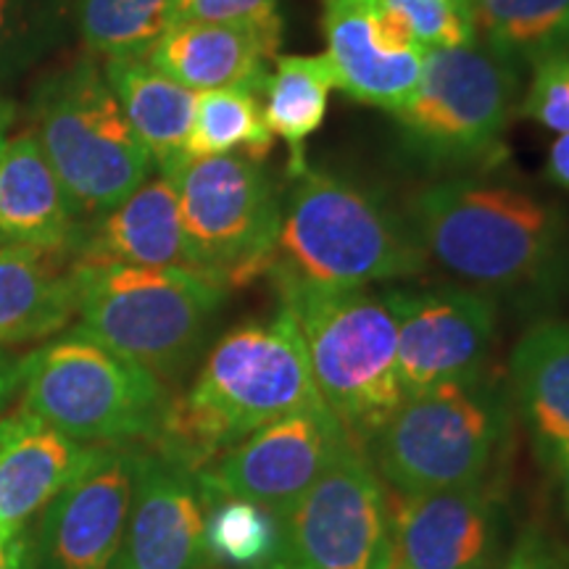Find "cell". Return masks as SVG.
Masks as SVG:
<instances>
[{
    "label": "cell",
    "mask_w": 569,
    "mask_h": 569,
    "mask_svg": "<svg viewBox=\"0 0 569 569\" xmlns=\"http://www.w3.org/2000/svg\"><path fill=\"white\" fill-rule=\"evenodd\" d=\"M507 438V396L486 372L403 398L367 459L396 493H436L488 482Z\"/></svg>",
    "instance_id": "cell-5"
},
{
    "label": "cell",
    "mask_w": 569,
    "mask_h": 569,
    "mask_svg": "<svg viewBox=\"0 0 569 569\" xmlns=\"http://www.w3.org/2000/svg\"><path fill=\"white\" fill-rule=\"evenodd\" d=\"M325 403L288 306L246 322L213 346L188 393L169 398L153 453L201 472L251 432Z\"/></svg>",
    "instance_id": "cell-2"
},
{
    "label": "cell",
    "mask_w": 569,
    "mask_h": 569,
    "mask_svg": "<svg viewBox=\"0 0 569 569\" xmlns=\"http://www.w3.org/2000/svg\"><path fill=\"white\" fill-rule=\"evenodd\" d=\"M198 472L140 453L132 509L113 569H211Z\"/></svg>",
    "instance_id": "cell-16"
},
{
    "label": "cell",
    "mask_w": 569,
    "mask_h": 569,
    "mask_svg": "<svg viewBox=\"0 0 569 569\" xmlns=\"http://www.w3.org/2000/svg\"><path fill=\"white\" fill-rule=\"evenodd\" d=\"M398 325V377L403 398L486 375L498 306L459 284L388 290Z\"/></svg>",
    "instance_id": "cell-13"
},
{
    "label": "cell",
    "mask_w": 569,
    "mask_h": 569,
    "mask_svg": "<svg viewBox=\"0 0 569 569\" xmlns=\"http://www.w3.org/2000/svg\"><path fill=\"white\" fill-rule=\"evenodd\" d=\"M519 113L546 130L569 134V51L532 61V82Z\"/></svg>",
    "instance_id": "cell-31"
},
{
    "label": "cell",
    "mask_w": 569,
    "mask_h": 569,
    "mask_svg": "<svg viewBox=\"0 0 569 569\" xmlns=\"http://www.w3.org/2000/svg\"><path fill=\"white\" fill-rule=\"evenodd\" d=\"M98 446H82L19 407L0 419V543L88 467Z\"/></svg>",
    "instance_id": "cell-19"
},
{
    "label": "cell",
    "mask_w": 569,
    "mask_h": 569,
    "mask_svg": "<svg viewBox=\"0 0 569 569\" xmlns=\"http://www.w3.org/2000/svg\"><path fill=\"white\" fill-rule=\"evenodd\" d=\"M80 32L90 51L117 59H148L174 21V0H80Z\"/></svg>",
    "instance_id": "cell-28"
},
{
    "label": "cell",
    "mask_w": 569,
    "mask_h": 569,
    "mask_svg": "<svg viewBox=\"0 0 569 569\" xmlns=\"http://www.w3.org/2000/svg\"><path fill=\"white\" fill-rule=\"evenodd\" d=\"M127 122L151 153L159 172L184 161V142L196 119L198 92L169 80L146 59L106 61L103 69Z\"/></svg>",
    "instance_id": "cell-23"
},
{
    "label": "cell",
    "mask_w": 569,
    "mask_h": 569,
    "mask_svg": "<svg viewBox=\"0 0 569 569\" xmlns=\"http://www.w3.org/2000/svg\"><path fill=\"white\" fill-rule=\"evenodd\" d=\"M280 38V17L251 24L172 21L148 53V63L196 92L227 88L261 92Z\"/></svg>",
    "instance_id": "cell-18"
},
{
    "label": "cell",
    "mask_w": 569,
    "mask_h": 569,
    "mask_svg": "<svg viewBox=\"0 0 569 569\" xmlns=\"http://www.w3.org/2000/svg\"><path fill=\"white\" fill-rule=\"evenodd\" d=\"M486 569H496V567H493V565H490V567H486Z\"/></svg>",
    "instance_id": "cell-41"
},
{
    "label": "cell",
    "mask_w": 569,
    "mask_h": 569,
    "mask_svg": "<svg viewBox=\"0 0 569 569\" xmlns=\"http://www.w3.org/2000/svg\"><path fill=\"white\" fill-rule=\"evenodd\" d=\"M74 261L193 272L172 180L161 172L148 177L122 203L92 217L88 227L80 224Z\"/></svg>",
    "instance_id": "cell-20"
},
{
    "label": "cell",
    "mask_w": 569,
    "mask_h": 569,
    "mask_svg": "<svg viewBox=\"0 0 569 569\" xmlns=\"http://www.w3.org/2000/svg\"><path fill=\"white\" fill-rule=\"evenodd\" d=\"M74 315V253L0 240V348L53 336Z\"/></svg>",
    "instance_id": "cell-21"
},
{
    "label": "cell",
    "mask_w": 569,
    "mask_h": 569,
    "mask_svg": "<svg viewBox=\"0 0 569 569\" xmlns=\"http://www.w3.org/2000/svg\"><path fill=\"white\" fill-rule=\"evenodd\" d=\"M409 219L348 177L306 167L282 201L269 280L367 288L425 272Z\"/></svg>",
    "instance_id": "cell-3"
},
{
    "label": "cell",
    "mask_w": 569,
    "mask_h": 569,
    "mask_svg": "<svg viewBox=\"0 0 569 569\" xmlns=\"http://www.w3.org/2000/svg\"><path fill=\"white\" fill-rule=\"evenodd\" d=\"M38 138L74 217H101L153 172L103 69L80 61L42 84Z\"/></svg>",
    "instance_id": "cell-8"
},
{
    "label": "cell",
    "mask_w": 569,
    "mask_h": 569,
    "mask_svg": "<svg viewBox=\"0 0 569 569\" xmlns=\"http://www.w3.org/2000/svg\"><path fill=\"white\" fill-rule=\"evenodd\" d=\"M509 380L528 425L546 446H569V322L540 319L517 340Z\"/></svg>",
    "instance_id": "cell-24"
},
{
    "label": "cell",
    "mask_w": 569,
    "mask_h": 569,
    "mask_svg": "<svg viewBox=\"0 0 569 569\" xmlns=\"http://www.w3.org/2000/svg\"><path fill=\"white\" fill-rule=\"evenodd\" d=\"M277 17V0H174V21L251 24Z\"/></svg>",
    "instance_id": "cell-32"
},
{
    "label": "cell",
    "mask_w": 569,
    "mask_h": 569,
    "mask_svg": "<svg viewBox=\"0 0 569 569\" xmlns=\"http://www.w3.org/2000/svg\"><path fill=\"white\" fill-rule=\"evenodd\" d=\"M74 330L156 377L174 375L190 359L227 293L188 269L74 261Z\"/></svg>",
    "instance_id": "cell-6"
},
{
    "label": "cell",
    "mask_w": 569,
    "mask_h": 569,
    "mask_svg": "<svg viewBox=\"0 0 569 569\" xmlns=\"http://www.w3.org/2000/svg\"><path fill=\"white\" fill-rule=\"evenodd\" d=\"M388 486L351 443L282 519V557L303 569H388Z\"/></svg>",
    "instance_id": "cell-11"
},
{
    "label": "cell",
    "mask_w": 569,
    "mask_h": 569,
    "mask_svg": "<svg viewBox=\"0 0 569 569\" xmlns=\"http://www.w3.org/2000/svg\"><path fill=\"white\" fill-rule=\"evenodd\" d=\"M407 219L427 259L493 301H540L569 290V219L532 190L448 177L417 190Z\"/></svg>",
    "instance_id": "cell-1"
},
{
    "label": "cell",
    "mask_w": 569,
    "mask_h": 569,
    "mask_svg": "<svg viewBox=\"0 0 569 569\" xmlns=\"http://www.w3.org/2000/svg\"><path fill=\"white\" fill-rule=\"evenodd\" d=\"M167 174L177 190L193 272L219 288H246L269 272L280 232V190L243 153L188 159Z\"/></svg>",
    "instance_id": "cell-10"
},
{
    "label": "cell",
    "mask_w": 569,
    "mask_h": 569,
    "mask_svg": "<svg viewBox=\"0 0 569 569\" xmlns=\"http://www.w3.org/2000/svg\"><path fill=\"white\" fill-rule=\"evenodd\" d=\"M21 386V361L13 359L0 348V411L11 401Z\"/></svg>",
    "instance_id": "cell-37"
},
{
    "label": "cell",
    "mask_w": 569,
    "mask_h": 569,
    "mask_svg": "<svg viewBox=\"0 0 569 569\" xmlns=\"http://www.w3.org/2000/svg\"><path fill=\"white\" fill-rule=\"evenodd\" d=\"M264 80V122L290 151V174L306 169V140L322 127L330 92L338 90L332 61L322 56H280Z\"/></svg>",
    "instance_id": "cell-25"
},
{
    "label": "cell",
    "mask_w": 569,
    "mask_h": 569,
    "mask_svg": "<svg viewBox=\"0 0 569 569\" xmlns=\"http://www.w3.org/2000/svg\"><path fill=\"white\" fill-rule=\"evenodd\" d=\"M206 543L213 561L259 569L280 557L282 525L272 511L240 498H217L206 511Z\"/></svg>",
    "instance_id": "cell-29"
},
{
    "label": "cell",
    "mask_w": 569,
    "mask_h": 569,
    "mask_svg": "<svg viewBox=\"0 0 569 569\" xmlns=\"http://www.w3.org/2000/svg\"><path fill=\"white\" fill-rule=\"evenodd\" d=\"M34 24L32 0H0V61L21 48Z\"/></svg>",
    "instance_id": "cell-34"
},
{
    "label": "cell",
    "mask_w": 569,
    "mask_h": 569,
    "mask_svg": "<svg viewBox=\"0 0 569 569\" xmlns=\"http://www.w3.org/2000/svg\"><path fill=\"white\" fill-rule=\"evenodd\" d=\"M0 569H32V546L24 532L0 546Z\"/></svg>",
    "instance_id": "cell-36"
},
{
    "label": "cell",
    "mask_w": 569,
    "mask_h": 569,
    "mask_svg": "<svg viewBox=\"0 0 569 569\" xmlns=\"http://www.w3.org/2000/svg\"><path fill=\"white\" fill-rule=\"evenodd\" d=\"M0 146H3V113H0Z\"/></svg>",
    "instance_id": "cell-40"
},
{
    "label": "cell",
    "mask_w": 569,
    "mask_h": 569,
    "mask_svg": "<svg viewBox=\"0 0 569 569\" xmlns=\"http://www.w3.org/2000/svg\"><path fill=\"white\" fill-rule=\"evenodd\" d=\"M0 546H3V543H0Z\"/></svg>",
    "instance_id": "cell-42"
},
{
    "label": "cell",
    "mask_w": 569,
    "mask_h": 569,
    "mask_svg": "<svg viewBox=\"0 0 569 569\" xmlns=\"http://www.w3.org/2000/svg\"><path fill=\"white\" fill-rule=\"evenodd\" d=\"M561 461H565V469H567V482H569V446L561 451Z\"/></svg>",
    "instance_id": "cell-39"
},
{
    "label": "cell",
    "mask_w": 569,
    "mask_h": 569,
    "mask_svg": "<svg viewBox=\"0 0 569 569\" xmlns=\"http://www.w3.org/2000/svg\"><path fill=\"white\" fill-rule=\"evenodd\" d=\"M259 569H303V567H298L296 561H290L288 557H282V553H280V557H274L272 561H267V565L259 567Z\"/></svg>",
    "instance_id": "cell-38"
},
{
    "label": "cell",
    "mask_w": 569,
    "mask_h": 569,
    "mask_svg": "<svg viewBox=\"0 0 569 569\" xmlns=\"http://www.w3.org/2000/svg\"><path fill=\"white\" fill-rule=\"evenodd\" d=\"M353 440L336 415L317 407L274 419L198 472L206 503L240 498L282 519Z\"/></svg>",
    "instance_id": "cell-12"
},
{
    "label": "cell",
    "mask_w": 569,
    "mask_h": 569,
    "mask_svg": "<svg viewBox=\"0 0 569 569\" xmlns=\"http://www.w3.org/2000/svg\"><path fill=\"white\" fill-rule=\"evenodd\" d=\"M478 40L509 61L569 51V0H475Z\"/></svg>",
    "instance_id": "cell-26"
},
{
    "label": "cell",
    "mask_w": 569,
    "mask_h": 569,
    "mask_svg": "<svg viewBox=\"0 0 569 569\" xmlns=\"http://www.w3.org/2000/svg\"><path fill=\"white\" fill-rule=\"evenodd\" d=\"M546 177L559 188L569 190V134H559L553 140L549 161H546Z\"/></svg>",
    "instance_id": "cell-35"
},
{
    "label": "cell",
    "mask_w": 569,
    "mask_h": 569,
    "mask_svg": "<svg viewBox=\"0 0 569 569\" xmlns=\"http://www.w3.org/2000/svg\"><path fill=\"white\" fill-rule=\"evenodd\" d=\"M140 451L98 446L88 467L46 507L42 553L53 569H113L132 509Z\"/></svg>",
    "instance_id": "cell-15"
},
{
    "label": "cell",
    "mask_w": 569,
    "mask_h": 569,
    "mask_svg": "<svg viewBox=\"0 0 569 569\" xmlns=\"http://www.w3.org/2000/svg\"><path fill=\"white\" fill-rule=\"evenodd\" d=\"M19 388L27 411L84 446L151 443L169 403L151 369L77 330L27 356Z\"/></svg>",
    "instance_id": "cell-7"
},
{
    "label": "cell",
    "mask_w": 569,
    "mask_h": 569,
    "mask_svg": "<svg viewBox=\"0 0 569 569\" xmlns=\"http://www.w3.org/2000/svg\"><path fill=\"white\" fill-rule=\"evenodd\" d=\"M517 103V63L478 40L427 51L417 92L393 117L411 156L427 167L465 169L501 156Z\"/></svg>",
    "instance_id": "cell-9"
},
{
    "label": "cell",
    "mask_w": 569,
    "mask_h": 569,
    "mask_svg": "<svg viewBox=\"0 0 569 569\" xmlns=\"http://www.w3.org/2000/svg\"><path fill=\"white\" fill-rule=\"evenodd\" d=\"M393 551L388 569H486L496 551L498 501L482 486L436 493L388 488Z\"/></svg>",
    "instance_id": "cell-17"
},
{
    "label": "cell",
    "mask_w": 569,
    "mask_h": 569,
    "mask_svg": "<svg viewBox=\"0 0 569 569\" xmlns=\"http://www.w3.org/2000/svg\"><path fill=\"white\" fill-rule=\"evenodd\" d=\"M301 330L325 407L365 448L403 403L398 325L386 293L272 280Z\"/></svg>",
    "instance_id": "cell-4"
},
{
    "label": "cell",
    "mask_w": 569,
    "mask_h": 569,
    "mask_svg": "<svg viewBox=\"0 0 569 569\" xmlns=\"http://www.w3.org/2000/svg\"><path fill=\"white\" fill-rule=\"evenodd\" d=\"M259 96L261 92L248 88L198 92L184 161L238 151L259 163L264 161L274 146V134L264 122Z\"/></svg>",
    "instance_id": "cell-27"
},
{
    "label": "cell",
    "mask_w": 569,
    "mask_h": 569,
    "mask_svg": "<svg viewBox=\"0 0 569 569\" xmlns=\"http://www.w3.org/2000/svg\"><path fill=\"white\" fill-rule=\"evenodd\" d=\"M80 219L34 132L0 146V240L40 248H69Z\"/></svg>",
    "instance_id": "cell-22"
},
{
    "label": "cell",
    "mask_w": 569,
    "mask_h": 569,
    "mask_svg": "<svg viewBox=\"0 0 569 569\" xmlns=\"http://www.w3.org/2000/svg\"><path fill=\"white\" fill-rule=\"evenodd\" d=\"M401 13L425 51L478 42L475 0H386Z\"/></svg>",
    "instance_id": "cell-30"
},
{
    "label": "cell",
    "mask_w": 569,
    "mask_h": 569,
    "mask_svg": "<svg viewBox=\"0 0 569 569\" xmlns=\"http://www.w3.org/2000/svg\"><path fill=\"white\" fill-rule=\"evenodd\" d=\"M503 569H569V553L543 528H528L517 538Z\"/></svg>",
    "instance_id": "cell-33"
},
{
    "label": "cell",
    "mask_w": 569,
    "mask_h": 569,
    "mask_svg": "<svg viewBox=\"0 0 569 569\" xmlns=\"http://www.w3.org/2000/svg\"><path fill=\"white\" fill-rule=\"evenodd\" d=\"M327 59L338 90L356 103L398 113L417 92L427 51L386 0H322Z\"/></svg>",
    "instance_id": "cell-14"
}]
</instances>
